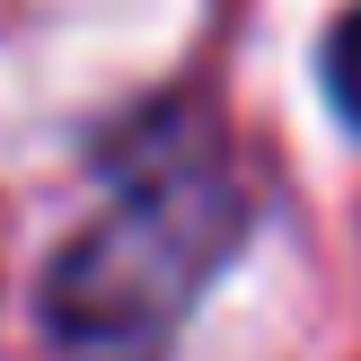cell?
Listing matches in <instances>:
<instances>
[{
	"label": "cell",
	"mask_w": 361,
	"mask_h": 361,
	"mask_svg": "<svg viewBox=\"0 0 361 361\" xmlns=\"http://www.w3.org/2000/svg\"><path fill=\"white\" fill-rule=\"evenodd\" d=\"M326 97H335V115L361 133V9L326 35Z\"/></svg>",
	"instance_id": "7a4b0ae2"
},
{
	"label": "cell",
	"mask_w": 361,
	"mask_h": 361,
	"mask_svg": "<svg viewBox=\"0 0 361 361\" xmlns=\"http://www.w3.org/2000/svg\"><path fill=\"white\" fill-rule=\"evenodd\" d=\"M247 238V194L203 123H159L115 168L97 221L44 274V335L62 361H168L185 309Z\"/></svg>",
	"instance_id": "6da1fadb"
}]
</instances>
